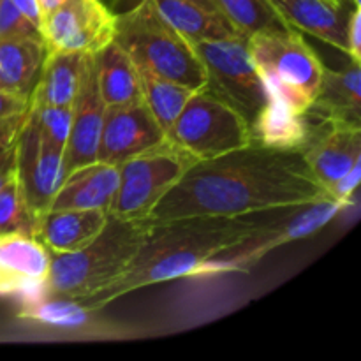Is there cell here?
<instances>
[{
    "label": "cell",
    "mask_w": 361,
    "mask_h": 361,
    "mask_svg": "<svg viewBox=\"0 0 361 361\" xmlns=\"http://www.w3.org/2000/svg\"><path fill=\"white\" fill-rule=\"evenodd\" d=\"M328 197L300 150L250 141L196 161L148 215L150 224L185 217H243Z\"/></svg>",
    "instance_id": "6da1fadb"
},
{
    "label": "cell",
    "mask_w": 361,
    "mask_h": 361,
    "mask_svg": "<svg viewBox=\"0 0 361 361\" xmlns=\"http://www.w3.org/2000/svg\"><path fill=\"white\" fill-rule=\"evenodd\" d=\"M256 215L185 217L150 224L129 268L108 288L80 302L92 310H101L136 289L192 277L204 261L252 233L261 222Z\"/></svg>",
    "instance_id": "7a4b0ae2"
},
{
    "label": "cell",
    "mask_w": 361,
    "mask_h": 361,
    "mask_svg": "<svg viewBox=\"0 0 361 361\" xmlns=\"http://www.w3.org/2000/svg\"><path fill=\"white\" fill-rule=\"evenodd\" d=\"M148 221H123L108 215V222L88 245L76 252H49L46 296L81 300L115 282L133 263L147 236Z\"/></svg>",
    "instance_id": "3957f363"
},
{
    "label": "cell",
    "mask_w": 361,
    "mask_h": 361,
    "mask_svg": "<svg viewBox=\"0 0 361 361\" xmlns=\"http://www.w3.org/2000/svg\"><path fill=\"white\" fill-rule=\"evenodd\" d=\"M115 41L136 67L192 90L207 85L203 63L192 44L162 20L150 0H140L133 9L116 16Z\"/></svg>",
    "instance_id": "277c9868"
},
{
    "label": "cell",
    "mask_w": 361,
    "mask_h": 361,
    "mask_svg": "<svg viewBox=\"0 0 361 361\" xmlns=\"http://www.w3.org/2000/svg\"><path fill=\"white\" fill-rule=\"evenodd\" d=\"M249 49L270 95L293 111H309L319 92L324 66L300 30L257 32L249 37Z\"/></svg>",
    "instance_id": "5b68a950"
},
{
    "label": "cell",
    "mask_w": 361,
    "mask_h": 361,
    "mask_svg": "<svg viewBox=\"0 0 361 361\" xmlns=\"http://www.w3.org/2000/svg\"><path fill=\"white\" fill-rule=\"evenodd\" d=\"M344 208V204L331 197L284 208V215L271 221H261L257 228L245 238L204 261L194 271L192 277L250 271L271 250L286 243L312 236L314 233L323 229L331 219L337 217Z\"/></svg>",
    "instance_id": "8992f818"
},
{
    "label": "cell",
    "mask_w": 361,
    "mask_h": 361,
    "mask_svg": "<svg viewBox=\"0 0 361 361\" xmlns=\"http://www.w3.org/2000/svg\"><path fill=\"white\" fill-rule=\"evenodd\" d=\"M207 74V88L228 102L252 129L270 92L249 49V39L231 35L192 44Z\"/></svg>",
    "instance_id": "52a82bcc"
},
{
    "label": "cell",
    "mask_w": 361,
    "mask_h": 361,
    "mask_svg": "<svg viewBox=\"0 0 361 361\" xmlns=\"http://www.w3.org/2000/svg\"><path fill=\"white\" fill-rule=\"evenodd\" d=\"M166 140L196 161H207L245 147L252 134L245 120L204 85L190 95Z\"/></svg>",
    "instance_id": "ba28073f"
},
{
    "label": "cell",
    "mask_w": 361,
    "mask_h": 361,
    "mask_svg": "<svg viewBox=\"0 0 361 361\" xmlns=\"http://www.w3.org/2000/svg\"><path fill=\"white\" fill-rule=\"evenodd\" d=\"M196 162L168 140L118 166L120 180L108 215L123 221H148L155 204Z\"/></svg>",
    "instance_id": "9c48e42d"
},
{
    "label": "cell",
    "mask_w": 361,
    "mask_h": 361,
    "mask_svg": "<svg viewBox=\"0 0 361 361\" xmlns=\"http://www.w3.org/2000/svg\"><path fill=\"white\" fill-rule=\"evenodd\" d=\"M116 14L102 0H63L42 20L48 51L95 55L115 39Z\"/></svg>",
    "instance_id": "30bf717a"
},
{
    "label": "cell",
    "mask_w": 361,
    "mask_h": 361,
    "mask_svg": "<svg viewBox=\"0 0 361 361\" xmlns=\"http://www.w3.org/2000/svg\"><path fill=\"white\" fill-rule=\"evenodd\" d=\"M16 178L28 210L35 222L48 212L53 196L62 183L63 152L44 141L35 126L32 108L16 137Z\"/></svg>",
    "instance_id": "8fae6325"
},
{
    "label": "cell",
    "mask_w": 361,
    "mask_h": 361,
    "mask_svg": "<svg viewBox=\"0 0 361 361\" xmlns=\"http://www.w3.org/2000/svg\"><path fill=\"white\" fill-rule=\"evenodd\" d=\"M166 134L155 122L143 99L106 106L97 162L120 166L127 159L164 143Z\"/></svg>",
    "instance_id": "7c38bea8"
},
{
    "label": "cell",
    "mask_w": 361,
    "mask_h": 361,
    "mask_svg": "<svg viewBox=\"0 0 361 361\" xmlns=\"http://www.w3.org/2000/svg\"><path fill=\"white\" fill-rule=\"evenodd\" d=\"M49 264L48 249L35 236H0V298L25 303L46 296Z\"/></svg>",
    "instance_id": "4fadbf2b"
},
{
    "label": "cell",
    "mask_w": 361,
    "mask_h": 361,
    "mask_svg": "<svg viewBox=\"0 0 361 361\" xmlns=\"http://www.w3.org/2000/svg\"><path fill=\"white\" fill-rule=\"evenodd\" d=\"M104 111L106 104L99 92L94 55H87L80 90L73 102L69 137H67L66 148H63V178L83 166L97 162V148L99 140H101Z\"/></svg>",
    "instance_id": "5bb4252c"
},
{
    "label": "cell",
    "mask_w": 361,
    "mask_h": 361,
    "mask_svg": "<svg viewBox=\"0 0 361 361\" xmlns=\"http://www.w3.org/2000/svg\"><path fill=\"white\" fill-rule=\"evenodd\" d=\"M314 178L324 190L361 164V126L345 122H316L302 150Z\"/></svg>",
    "instance_id": "9a60e30c"
},
{
    "label": "cell",
    "mask_w": 361,
    "mask_h": 361,
    "mask_svg": "<svg viewBox=\"0 0 361 361\" xmlns=\"http://www.w3.org/2000/svg\"><path fill=\"white\" fill-rule=\"evenodd\" d=\"M275 11L296 30L349 53L348 27L356 6L349 0H268Z\"/></svg>",
    "instance_id": "2e32d148"
},
{
    "label": "cell",
    "mask_w": 361,
    "mask_h": 361,
    "mask_svg": "<svg viewBox=\"0 0 361 361\" xmlns=\"http://www.w3.org/2000/svg\"><path fill=\"white\" fill-rule=\"evenodd\" d=\"M118 166L92 162L76 169L60 183L48 210H109L116 187Z\"/></svg>",
    "instance_id": "e0dca14e"
},
{
    "label": "cell",
    "mask_w": 361,
    "mask_h": 361,
    "mask_svg": "<svg viewBox=\"0 0 361 361\" xmlns=\"http://www.w3.org/2000/svg\"><path fill=\"white\" fill-rule=\"evenodd\" d=\"M108 222L106 210H48L37 219L34 236L51 254L83 249Z\"/></svg>",
    "instance_id": "ac0fdd59"
},
{
    "label": "cell",
    "mask_w": 361,
    "mask_h": 361,
    "mask_svg": "<svg viewBox=\"0 0 361 361\" xmlns=\"http://www.w3.org/2000/svg\"><path fill=\"white\" fill-rule=\"evenodd\" d=\"M307 115L314 122H345L361 126L360 63L351 62V66L338 71L324 66L319 92Z\"/></svg>",
    "instance_id": "d6986e66"
},
{
    "label": "cell",
    "mask_w": 361,
    "mask_h": 361,
    "mask_svg": "<svg viewBox=\"0 0 361 361\" xmlns=\"http://www.w3.org/2000/svg\"><path fill=\"white\" fill-rule=\"evenodd\" d=\"M97 312L99 310L88 309L80 300L42 296L39 300L20 303L18 317L46 330L63 331V334H113L108 324L99 319Z\"/></svg>",
    "instance_id": "ffe728a7"
},
{
    "label": "cell",
    "mask_w": 361,
    "mask_h": 361,
    "mask_svg": "<svg viewBox=\"0 0 361 361\" xmlns=\"http://www.w3.org/2000/svg\"><path fill=\"white\" fill-rule=\"evenodd\" d=\"M316 122L307 113H296L270 95L268 106L250 129L252 141L277 150H303Z\"/></svg>",
    "instance_id": "44dd1931"
},
{
    "label": "cell",
    "mask_w": 361,
    "mask_h": 361,
    "mask_svg": "<svg viewBox=\"0 0 361 361\" xmlns=\"http://www.w3.org/2000/svg\"><path fill=\"white\" fill-rule=\"evenodd\" d=\"M48 49L42 37L0 41V90L30 97Z\"/></svg>",
    "instance_id": "7402d4cb"
},
{
    "label": "cell",
    "mask_w": 361,
    "mask_h": 361,
    "mask_svg": "<svg viewBox=\"0 0 361 361\" xmlns=\"http://www.w3.org/2000/svg\"><path fill=\"white\" fill-rule=\"evenodd\" d=\"M94 62L99 92L106 106L140 101L141 87L137 67L115 39L95 53Z\"/></svg>",
    "instance_id": "603a6c76"
},
{
    "label": "cell",
    "mask_w": 361,
    "mask_h": 361,
    "mask_svg": "<svg viewBox=\"0 0 361 361\" xmlns=\"http://www.w3.org/2000/svg\"><path fill=\"white\" fill-rule=\"evenodd\" d=\"M150 2L162 20L171 25L190 44L240 35L221 13L208 11L197 4L187 0H150Z\"/></svg>",
    "instance_id": "cb8c5ba5"
},
{
    "label": "cell",
    "mask_w": 361,
    "mask_h": 361,
    "mask_svg": "<svg viewBox=\"0 0 361 361\" xmlns=\"http://www.w3.org/2000/svg\"><path fill=\"white\" fill-rule=\"evenodd\" d=\"M87 55L48 51L32 99L46 106H73L80 90Z\"/></svg>",
    "instance_id": "d4e9b609"
},
{
    "label": "cell",
    "mask_w": 361,
    "mask_h": 361,
    "mask_svg": "<svg viewBox=\"0 0 361 361\" xmlns=\"http://www.w3.org/2000/svg\"><path fill=\"white\" fill-rule=\"evenodd\" d=\"M137 76H140L141 99L166 134L178 118L180 111L187 104L194 90L141 67H137Z\"/></svg>",
    "instance_id": "484cf974"
},
{
    "label": "cell",
    "mask_w": 361,
    "mask_h": 361,
    "mask_svg": "<svg viewBox=\"0 0 361 361\" xmlns=\"http://www.w3.org/2000/svg\"><path fill=\"white\" fill-rule=\"evenodd\" d=\"M215 4L236 34L247 39L257 32L293 28L268 0H215Z\"/></svg>",
    "instance_id": "4316f807"
},
{
    "label": "cell",
    "mask_w": 361,
    "mask_h": 361,
    "mask_svg": "<svg viewBox=\"0 0 361 361\" xmlns=\"http://www.w3.org/2000/svg\"><path fill=\"white\" fill-rule=\"evenodd\" d=\"M35 224L37 222L25 203L20 183L14 175L0 189V236L13 235V233L34 236Z\"/></svg>",
    "instance_id": "83f0119b"
},
{
    "label": "cell",
    "mask_w": 361,
    "mask_h": 361,
    "mask_svg": "<svg viewBox=\"0 0 361 361\" xmlns=\"http://www.w3.org/2000/svg\"><path fill=\"white\" fill-rule=\"evenodd\" d=\"M30 108L34 115L35 126L44 141L63 152L69 137L71 118H73V106H46L39 104L30 95Z\"/></svg>",
    "instance_id": "f1b7e54d"
},
{
    "label": "cell",
    "mask_w": 361,
    "mask_h": 361,
    "mask_svg": "<svg viewBox=\"0 0 361 361\" xmlns=\"http://www.w3.org/2000/svg\"><path fill=\"white\" fill-rule=\"evenodd\" d=\"M23 37H42V35L41 30L11 0H0V41Z\"/></svg>",
    "instance_id": "f546056e"
},
{
    "label": "cell",
    "mask_w": 361,
    "mask_h": 361,
    "mask_svg": "<svg viewBox=\"0 0 361 361\" xmlns=\"http://www.w3.org/2000/svg\"><path fill=\"white\" fill-rule=\"evenodd\" d=\"M28 106H30V97L28 95L0 90V122L25 115Z\"/></svg>",
    "instance_id": "4dcf8cb0"
},
{
    "label": "cell",
    "mask_w": 361,
    "mask_h": 361,
    "mask_svg": "<svg viewBox=\"0 0 361 361\" xmlns=\"http://www.w3.org/2000/svg\"><path fill=\"white\" fill-rule=\"evenodd\" d=\"M361 7H355L349 18V27H348V42H349V53L351 60L355 63H361Z\"/></svg>",
    "instance_id": "1f68e13d"
},
{
    "label": "cell",
    "mask_w": 361,
    "mask_h": 361,
    "mask_svg": "<svg viewBox=\"0 0 361 361\" xmlns=\"http://www.w3.org/2000/svg\"><path fill=\"white\" fill-rule=\"evenodd\" d=\"M28 108H30V106H28ZM25 116H27V113L18 116V118H11V120H6V122H0V152H4L6 148H9L11 145H14L18 134H20L21 126H23L25 122Z\"/></svg>",
    "instance_id": "d6a6232c"
},
{
    "label": "cell",
    "mask_w": 361,
    "mask_h": 361,
    "mask_svg": "<svg viewBox=\"0 0 361 361\" xmlns=\"http://www.w3.org/2000/svg\"><path fill=\"white\" fill-rule=\"evenodd\" d=\"M16 143V141H14ZM16 175V147L11 145L4 152H0V189Z\"/></svg>",
    "instance_id": "836d02e7"
},
{
    "label": "cell",
    "mask_w": 361,
    "mask_h": 361,
    "mask_svg": "<svg viewBox=\"0 0 361 361\" xmlns=\"http://www.w3.org/2000/svg\"><path fill=\"white\" fill-rule=\"evenodd\" d=\"M35 27L41 30V23H42V18H41V11H39L37 6V0H11Z\"/></svg>",
    "instance_id": "e575fe53"
},
{
    "label": "cell",
    "mask_w": 361,
    "mask_h": 361,
    "mask_svg": "<svg viewBox=\"0 0 361 361\" xmlns=\"http://www.w3.org/2000/svg\"><path fill=\"white\" fill-rule=\"evenodd\" d=\"M62 2L63 0H37V6H39V11H41L42 20H44L49 13H53V11H55Z\"/></svg>",
    "instance_id": "d590c367"
},
{
    "label": "cell",
    "mask_w": 361,
    "mask_h": 361,
    "mask_svg": "<svg viewBox=\"0 0 361 361\" xmlns=\"http://www.w3.org/2000/svg\"><path fill=\"white\" fill-rule=\"evenodd\" d=\"M187 2L197 4V6L204 7V9H208V11H215V13H219L217 4H215V0H187Z\"/></svg>",
    "instance_id": "8d00e7d4"
}]
</instances>
